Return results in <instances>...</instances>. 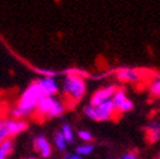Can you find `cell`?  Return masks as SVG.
<instances>
[{
	"instance_id": "6da1fadb",
	"label": "cell",
	"mask_w": 160,
	"mask_h": 159,
	"mask_svg": "<svg viewBox=\"0 0 160 159\" xmlns=\"http://www.w3.org/2000/svg\"><path fill=\"white\" fill-rule=\"evenodd\" d=\"M43 97L46 95L43 94L38 80L32 82L19 97L17 106L12 111V116L17 118V120H23V118L31 116L32 113L36 112L38 103L41 102Z\"/></svg>"
},
{
	"instance_id": "7a4b0ae2",
	"label": "cell",
	"mask_w": 160,
	"mask_h": 159,
	"mask_svg": "<svg viewBox=\"0 0 160 159\" xmlns=\"http://www.w3.org/2000/svg\"><path fill=\"white\" fill-rule=\"evenodd\" d=\"M62 93L70 105H75L79 101H82L87 93V84L83 76L68 73L62 83Z\"/></svg>"
},
{
	"instance_id": "3957f363",
	"label": "cell",
	"mask_w": 160,
	"mask_h": 159,
	"mask_svg": "<svg viewBox=\"0 0 160 159\" xmlns=\"http://www.w3.org/2000/svg\"><path fill=\"white\" fill-rule=\"evenodd\" d=\"M66 110V105L55 97H43L36 108V115L45 118H53L61 116Z\"/></svg>"
},
{
	"instance_id": "277c9868",
	"label": "cell",
	"mask_w": 160,
	"mask_h": 159,
	"mask_svg": "<svg viewBox=\"0 0 160 159\" xmlns=\"http://www.w3.org/2000/svg\"><path fill=\"white\" fill-rule=\"evenodd\" d=\"M84 113L87 117L94 121H108L117 115V111L112 103V99H109V101H106L98 106H85Z\"/></svg>"
},
{
	"instance_id": "5b68a950",
	"label": "cell",
	"mask_w": 160,
	"mask_h": 159,
	"mask_svg": "<svg viewBox=\"0 0 160 159\" xmlns=\"http://www.w3.org/2000/svg\"><path fill=\"white\" fill-rule=\"evenodd\" d=\"M117 89L118 88L116 85H107V87H102V88L97 89L90 97L89 105L90 106H98L106 101H109V99H112V97Z\"/></svg>"
},
{
	"instance_id": "8992f818",
	"label": "cell",
	"mask_w": 160,
	"mask_h": 159,
	"mask_svg": "<svg viewBox=\"0 0 160 159\" xmlns=\"http://www.w3.org/2000/svg\"><path fill=\"white\" fill-rule=\"evenodd\" d=\"M4 125H5L9 139L13 137V136H17L19 134H22L23 131H26L28 129V124L24 120H17V118L4 121Z\"/></svg>"
},
{
	"instance_id": "52a82bcc",
	"label": "cell",
	"mask_w": 160,
	"mask_h": 159,
	"mask_svg": "<svg viewBox=\"0 0 160 159\" xmlns=\"http://www.w3.org/2000/svg\"><path fill=\"white\" fill-rule=\"evenodd\" d=\"M33 145H34V150L41 155L42 158H48L51 156L52 154V146L50 144V141L43 136V135H39V136H36L34 141H33Z\"/></svg>"
},
{
	"instance_id": "ba28073f",
	"label": "cell",
	"mask_w": 160,
	"mask_h": 159,
	"mask_svg": "<svg viewBox=\"0 0 160 159\" xmlns=\"http://www.w3.org/2000/svg\"><path fill=\"white\" fill-rule=\"evenodd\" d=\"M38 83H39V85H41V89H42V92H43V94L46 97H53L60 90L58 84L55 80L53 76L42 78V79H39V80H38Z\"/></svg>"
},
{
	"instance_id": "9c48e42d",
	"label": "cell",
	"mask_w": 160,
	"mask_h": 159,
	"mask_svg": "<svg viewBox=\"0 0 160 159\" xmlns=\"http://www.w3.org/2000/svg\"><path fill=\"white\" fill-rule=\"evenodd\" d=\"M117 78L119 79L121 82H126V83H135L137 82L140 78H141V74H140L137 70L135 69H121L117 71Z\"/></svg>"
},
{
	"instance_id": "30bf717a",
	"label": "cell",
	"mask_w": 160,
	"mask_h": 159,
	"mask_svg": "<svg viewBox=\"0 0 160 159\" xmlns=\"http://www.w3.org/2000/svg\"><path fill=\"white\" fill-rule=\"evenodd\" d=\"M146 141L154 144L160 140V122H151L145 129Z\"/></svg>"
},
{
	"instance_id": "8fae6325",
	"label": "cell",
	"mask_w": 160,
	"mask_h": 159,
	"mask_svg": "<svg viewBox=\"0 0 160 159\" xmlns=\"http://www.w3.org/2000/svg\"><path fill=\"white\" fill-rule=\"evenodd\" d=\"M12 151H13V141L10 139H7L5 141L0 144V159H7Z\"/></svg>"
},
{
	"instance_id": "7c38bea8",
	"label": "cell",
	"mask_w": 160,
	"mask_h": 159,
	"mask_svg": "<svg viewBox=\"0 0 160 159\" xmlns=\"http://www.w3.org/2000/svg\"><path fill=\"white\" fill-rule=\"evenodd\" d=\"M126 92L123 90V89H117L116 90V93L113 94V97H112V103H113V106H114V108H116V111L118 110V107L121 106L125 101H126Z\"/></svg>"
},
{
	"instance_id": "4fadbf2b",
	"label": "cell",
	"mask_w": 160,
	"mask_h": 159,
	"mask_svg": "<svg viewBox=\"0 0 160 159\" xmlns=\"http://www.w3.org/2000/svg\"><path fill=\"white\" fill-rule=\"evenodd\" d=\"M53 141H55V146L58 149V150H65L66 149V145H68V143H66V140H65V137H64V135L61 134V131L60 132H56L55 134V137H53Z\"/></svg>"
},
{
	"instance_id": "5bb4252c",
	"label": "cell",
	"mask_w": 160,
	"mask_h": 159,
	"mask_svg": "<svg viewBox=\"0 0 160 159\" xmlns=\"http://www.w3.org/2000/svg\"><path fill=\"white\" fill-rule=\"evenodd\" d=\"M61 134L64 135V137H65V140H66V143H68V144L74 143L75 135H74L72 129H71V126H70L69 124H65V125L62 126V129H61Z\"/></svg>"
},
{
	"instance_id": "9a60e30c",
	"label": "cell",
	"mask_w": 160,
	"mask_h": 159,
	"mask_svg": "<svg viewBox=\"0 0 160 159\" xmlns=\"http://www.w3.org/2000/svg\"><path fill=\"white\" fill-rule=\"evenodd\" d=\"M93 150H94V145L90 144V143H85V144L79 145L76 148V154H79V155H89V154L93 153Z\"/></svg>"
},
{
	"instance_id": "2e32d148",
	"label": "cell",
	"mask_w": 160,
	"mask_h": 159,
	"mask_svg": "<svg viewBox=\"0 0 160 159\" xmlns=\"http://www.w3.org/2000/svg\"><path fill=\"white\" fill-rule=\"evenodd\" d=\"M132 108H133V103L131 101H128V99H126V101L118 107L117 113H126V112H130Z\"/></svg>"
},
{
	"instance_id": "e0dca14e",
	"label": "cell",
	"mask_w": 160,
	"mask_h": 159,
	"mask_svg": "<svg viewBox=\"0 0 160 159\" xmlns=\"http://www.w3.org/2000/svg\"><path fill=\"white\" fill-rule=\"evenodd\" d=\"M78 136H79L80 140H83V141H85V143H90V141L93 140L92 132H90V131H87V130H80V131L78 132Z\"/></svg>"
},
{
	"instance_id": "ac0fdd59",
	"label": "cell",
	"mask_w": 160,
	"mask_h": 159,
	"mask_svg": "<svg viewBox=\"0 0 160 159\" xmlns=\"http://www.w3.org/2000/svg\"><path fill=\"white\" fill-rule=\"evenodd\" d=\"M150 93L152 95L160 97V79H158V80H155V82L151 83V85H150Z\"/></svg>"
},
{
	"instance_id": "d6986e66",
	"label": "cell",
	"mask_w": 160,
	"mask_h": 159,
	"mask_svg": "<svg viewBox=\"0 0 160 159\" xmlns=\"http://www.w3.org/2000/svg\"><path fill=\"white\" fill-rule=\"evenodd\" d=\"M7 139H9V136H8V132H7L4 121L0 120V144H2L3 141H5Z\"/></svg>"
},
{
	"instance_id": "ffe728a7",
	"label": "cell",
	"mask_w": 160,
	"mask_h": 159,
	"mask_svg": "<svg viewBox=\"0 0 160 159\" xmlns=\"http://www.w3.org/2000/svg\"><path fill=\"white\" fill-rule=\"evenodd\" d=\"M36 71L39 74V75H43V78L46 76H55L56 73L52 71V70H43V69H36Z\"/></svg>"
},
{
	"instance_id": "44dd1931",
	"label": "cell",
	"mask_w": 160,
	"mask_h": 159,
	"mask_svg": "<svg viewBox=\"0 0 160 159\" xmlns=\"http://www.w3.org/2000/svg\"><path fill=\"white\" fill-rule=\"evenodd\" d=\"M121 159H137V154L133 153V151H128V153H126Z\"/></svg>"
},
{
	"instance_id": "7402d4cb",
	"label": "cell",
	"mask_w": 160,
	"mask_h": 159,
	"mask_svg": "<svg viewBox=\"0 0 160 159\" xmlns=\"http://www.w3.org/2000/svg\"><path fill=\"white\" fill-rule=\"evenodd\" d=\"M64 159H83L82 156H80L79 154H68V155H65L64 156Z\"/></svg>"
},
{
	"instance_id": "603a6c76",
	"label": "cell",
	"mask_w": 160,
	"mask_h": 159,
	"mask_svg": "<svg viewBox=\"0 0 160 159\" xmlns=\"http://www.w3.org/2000/svg\"><path fill=\"white\" fill-rule=\"evenodd\" d=\"M27 159H37V158H34V156H31V158H27Z\"/></svg>"
},
{
	"instance_id": "cb8c5ba5",
	"label": "cell",
	"mask_w": 160,
	"mask_h": 159,
	"mask_svg": "<svg viewBox=\"0 0 160 159\" xmlns=\"http://www.w3.org/2000/svg\"><path fill=\"white\" fill-rule=\"evenodd\" d=\"M158 159H160V154H159V158H158Z\"/></svg>"
}]
</instances>
